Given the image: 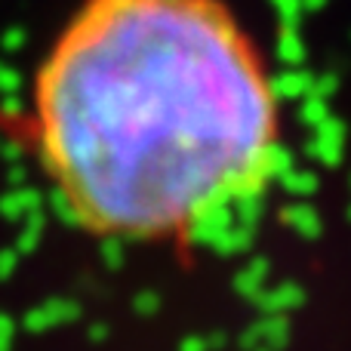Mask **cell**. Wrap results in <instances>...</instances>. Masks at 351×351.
<instances>
[{
  "label": "cell",
  "instance_id": "cell-1",
  "mask_svg": "<svg viewBox=\"0 0 351 351\" xmlns=\"http://www.w3.org/2000/svg\"><path fill=\"white\" fill-rule=\"evenodd\" d=\"M280 99L222 0H84L34 80V139L71 222L176 241L262 191Z\"/></svg>",
  "mask_w": 351,
  "mask_h": 351
}]
</instances>
